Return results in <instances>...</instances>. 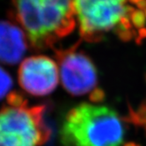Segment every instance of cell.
I'll return each mask as SVG.
<instances>
[{
	"label": "cell",
	"mask_w": 146,
	"mask_h": 146,
	"mask_svg": "<svg viewBox=\"0 0 146 146\" xmlns=\"http://www.w3.org/2000/svg\"><path fill=\"white\" fill-rule=\"evenodd\" d=\"M125 129L117 113L105 106L82 103L65 115L62 146H121Z\"/></svg>",
	"instance_id": "obj_3"
},
{
	"label": "cell",
	"mask_w": 146,
	"mask_h": 146,
	"mask_svg": "<svg viewBox=\"0 0 146 146\" xmlns=\"http://www.w3.org/2000/svg\"><path fill=\"white\" fill-rule=\"evenodd\" d=\"M59 81V69L54 60L38 56L25 59L19 69V82L23 90L34 96L53 92Z\"/></svg>",
	"instance_id": "obj_6"
},
{
	"label": "cell",
	"mask_w": 146,
	"mask_h": 146,
	"mask_svg": "<svg viewBox=\"0 0 146 146\" xmlns=\"http://www.w3.org/2000/svg\"><path fill=\"white\" fill-rule=\"evenodd\" d=\"M144 13H145V15H146V10H145V12H144Z\"/></svg>",
	"instance_id": "obj_10"
},
{
	"label": "cell",
	"mask_w": 146,
	"mask_h": 146,
	"mask_svg": "<svg viewBox=\"0 0 146 146\" xmlns=\"http://www.w3.org/2000/svg\"><path fill=\"white\" fill-rule=\"evenodd\" d=\"M123 146H141V145L137 143H134V142H129L127 143H125Z\"/></svg>",
	"instance_id": "obj_9"
},
{
	"label": "cell",
	"mask_w": 146,
	"mask_h": 146,
	"mask_svg": "<svg viewBox=\"0 0 146 146\" xmlns=\"http://www.w3.org/2000/svg\"><path fill=\"white\" fill-rule=\"evenodd\" d=\"M13 19L34 49L53 47L76 27L71 0H12Z\"/></svg>",
	"instance_id": "obj_1"
},
{
	"label": "cell",
	"mask_w": 146,
	"mask_h": 146,
	"mask_svg": "<svg viewBox=\"0 0 146 146\" xmlns=\"http://www.w3.org/2000/svg\"><path fill=\"white\" fill-rule=\"evenodd\" d=\"M13 87V79L9 73L0 67V100L8 96Z\"/></svg>",
	"instance_id": "obj_8"
},
{
	"label": "cell",
	"mask_w": 146,
	"mask_h": 146,
	"mask_svg": "<svg viewBox=\"0 0 146 146\" xmlns=\"http://www.w3.org/2000/svg\"><path fill=\"white\" fill-rule=\"evenodd\" d=\"M62 86L70 94L81 96L97 90L98 75L92 61L76 47L56 50Z\"/></svg>",
	"instance_id": "obj_5"
},
{
	"label": "cell",
	"mask_w": 146,
	"mask_h": 146,
	"mask_svg": "<svg viewBox=\"0 0 146 146\" xmlns=\"http://www.w3.org/2000/svg\"><path fill=\"white\" fill-rule=\"evenodd\" d=\"M45 107L8 106L0 110V146H41L50 138Z\"/></svg>",
	"instance_id": "obj_4"
},
{
	"label": "cell",
	"mask_w": 146,
	"mask_h": 146,
	"mask_svg": "<svg viewBox=\"0 0 146 146\" xmlns=\"http://www.w3.org/2000/svg\"><path fill=\"white\" fill-rule=\"evenodd\" d=\"M142 0H71L79 34L86 41L98 42L108 35H115L123 41L139 35L133 17Z\"/></svg>",
	"instance_id": "obj_2"
},
{
	"label": "cell",
	"mask_w": 146,
	"mask_h": 146,
	"mask_svg": "<svg viewBox=\"0 0 146 146\" xmlns=\"http://www.w3.org/2000/svg\"><path fill=\"white\" fill-rule=\"evenodd\" d=\"M28 47L24 31L12 21L0 20V62L15 64L22 59Z\"/></svg>",
	"instance_id": "obj_7"
}]
</instances>
